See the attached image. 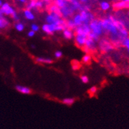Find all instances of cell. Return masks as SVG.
Returning a JSON list of instances; mask_svg holds the SVG:
<instances>
[{
    "label": "cell",
    "mask_w": 129,
    "mask_h": 129,
    "mask_svg": "<svg viewBox=\"0 0 129 129\" xmlns=\"http://www.w3.org/2000/svg\"><path fill=\"white\" fill-rule=\"evenodd\" d=\"M9 24L8 20L5 18L4 16L0 18V29H4L6 28Z\"/></svg>",
    "instance_id": "cell-21"
},
{
    "label": "cell",
    "mask_w": 129,
    "mask_h": 129,
    "mask_svg": "<svg viewBox=\"0 0 129 129\" xmlns=\"http://www.w3.org/2000/svg\"><path fill=\"white\" fill-rule=\"evenodd\" d=\"M95 1H97V0H95Z\"/></svg>",
    "instance_id": "cell-45"
},
{
    "label": "cell",
    "mask_w": 129,
    "mask_h": 129,
    "mask_svg": "<svg viewBox=\"0 0 129 129\" xmlns=\"http://www.w3.org/2000/svg\"><path fill=\"white\" fill-rule=\"evenodd\" d=\"M68 1L76 11H81L83 10V5L80 3L79 0H68Z\"/></svg>",
    "instance_id": "cell-14"
},
{
    "label": "cell",
    "mask_w": 129,
    "mask_h": 129,
    "mask_svg": "<svg viewBox=\"0 0 129 129\" xmlns=\"http://www.w3.org/2000/svg\"><path fill=\"white\" fill-rule=\"evenodd\" d=\"M0 9H2L3 14L7 16H12L16 12L15 9L13 8V7L11 6L8 3H3V5L1 6Z\"/></svg>",
    "instance_id": "cell-11"
},
{
    "label": "cell",
    "mask_w": 129,
    "mask_h": 129,
    "mask_svg": "<svg viewBox=\"0 0 129 129\" xmlns=\"http://www.w3.org/2000/svg\"><path fill=\"white\" fill-rule=\"evenodd\" d=\"M91 60V56L90 54H85L82 56V62L84 64H88L90 63Z\"/></svg>",
    "instance_id": "cell-27"
},
{
    "label": "cell",
    "mask_w": 129,
    "mask_h": 129,
    "mask_svg": "<svg viewBox=\"0 0 129 129\" xmlns=\"http://www.w3.org/2000/svg\"><path fill=\"white\" fill-rule=\"evenodd\" d=\"M82 18V24H89L94 19H95V16L93 13L90 11H81L79 12Z\"/></svg>",
    "instance_id": "cell-8"
},
{
    "label": "cell",
    "mask_w": 129,
    "mask_h": 129,
    "mask_svg": "<svg viewBox=\"0 0 129 129\" xmlns=\"http://www.w3.org/2000/svg\"><path fill=\"white\" fill-rule=\"evenodd\" d=\"M117 18L113 15H108L105 18L100 19L102 28H103V34L109 35L110 40L113 45H121V38L119 32L117 27Z\"/></svg>",
    "instance_id": "cell-1"
},
{
    "label": "cell",
    "mask_w": 129,
    "mask_h": 129,
    "mask_svg": "<svg viewBox=\"0 0 129 129\" xmlns=\"http://www.w3.org/2000/svg\"><path fill=\"white\" fill-rule=\"evenodd\" d=\"M35 34H36V32L30 29V30L28 32V34L27 35H28V36L29 38H33V37L35 36Z\"/></svg>",
    "instance_id": "cell-35"
},
{
    "label": "cell",
    "mask_w": 129,
    "mask_h": 129,
    "mask_svg": "<svg viewBox=\"0 0 129 129\" xmlns=\"http://www.w3.org/2000/svg\"><path fill=\"white\" fill-rule=\"evenodd\" d=\"M72 19L74 21V22H75V24L77 27H78V26L82 24V18H81L80 13H77V14H75V15H74L73 16H72Z\"/></svg>",
    "instance_id": "cell-18"
},
{
    "label": "cell",
    "mask_w": 129,
    "mask_h": 129,
    "mask_svg": "<svg viewBox=\"0 0 129 129\" xmlns=\"http://www.w3.org/2000/svg\"><path fill=\"white\" fill-rule=\"evenodd\" d=\"M67 28H69L70 29H72V30H75V29L77 28V26H76L74 22V21L72 20V19H68L67 20Z\"/></svg>",
    "instance_id": "cell-24"
},
{
    "label": "cell",
    "mask_w": 129,
    "mask_h": 129,
    "mask_svg": "<svg viewBox=\"0 0 129 129\" xmlns=\"http://www.w3.org/2000/svg\"><path fill=\"white\" fill-rule=\"evenodd\" d=\"M82 5H87L89 3V0H79Z\"/></svg>",
    "instance_id": "cell-37"
},
{
    "label": "cell",
    "mask_w": 129,
    "mask_h": 129,
    "mask_svg": "<svg viewBox=\"0 0 129 129\" xmlns=\"http://www.w3.org/2000/svg\"><path fill=\"white\" fill-rule=\"evenodd\" d=\"M100 7L103 11H107L111 8V4L106 1H102L100 3Z\"/></svg>",
    "instance_id": "cell-19"
},
{
    "label": "cell",
    "mask_w": 129,
    "mask_h": 129,
    "mask_svg": "<svg viewBox=\"0 0 129 129\" xmlns=\"http://www.w3.org/2000/svg\"><path fill=\"white\" fill-rule=\"evenodd\" d=\"M32 48H35V46L34 45H32Z\"/></svg>",
    "instance_id": "cell-44"
},
{
    "label": "cell",
    "mask_w": 129,
    "mask_h": 129,
    "mask_svg": "<svg viewBox=\"0 0 129 129\" xmlns=\"http://www.w3.org/2000/svg\"><path fill=\"white\" fill-rule=\"evenodd\" d=\"M75 11V10L74 9L72 5H70L69 2V3L66 6L60 9V15L62 16L63 18L66 20L73 16Z\"/></svg>",
    "instance_id": "cell-6"
},
{
    "label": "cell",
    "mask_w": 129,
    "mask_h": 129,
    "mask_svg": "<svg viewBox=\"0 0 129 129\" xmlns=\"http://www.w3.org/2000/svg\"><path fill=\"white\" fill-rule=\"evenodd\" d=\"M80 80H81V81H82L83 83L86 84L89 82V77H88L87 75H83L80 77Z\"/></svg>",
    "instance_id": "cell-30"
},
{
    "label": "cell",
    "mask_w": 129,
    "mask_h": 129,
    "mask_svg": "<svg viewBox=\"0 0 129 129\" xmlns=\"http://www.w3.org/2000/svg\"><path fill=\"white\" fill-rule=\"evenodd\" d=\"M63 54L62 51H57L54 53V56H55L56 58L57 59L61 58L63 56Z\"/></svg>",
    "instance_id": "cell-31"
},
{
    "label": "cell",
    "mask_w": 129,
    "mask_h": 129,
    "mask_svg": "<svg viewBox=\"0 0 129 129\" xmlns=\"http://www.w3.org/2000/svg\"><path fill=\"white\" fill-rule=\"evenodd\" d=\"M115 1V2H119V1H121V0H114Z\"/></svg>",
    "instance_id": "cell-43"
},
{
    "label": "cell",
    "mask_w": 129,
    "mask_h": 129,
    "mask_svg": "<svg viewBox=\"0 0 129 129\" xmlns=\"http://www.w3.org/2000/svg\"><path fill=\"white\" fill-rule=\"evenodd\" d=\"M35 60L37 63L41 64H50L53 62L52 59L47 57H37Z\"/></svg>",
    "instance_id": "cell-16"
},
{
    "label": "cell",
    "mask_w": 129,
    "mask_h": 129,
    "mask_svg": "<svg viewBox=\"0 0 129 129\" xmlns=\"http://www.w3.org/2000/svg\"><path fill=\"white\" fill-rule=\"evenodd\" d=\"M23 15L26 19L28 20H33L35 18V15L34 13L32 12V10L28 9H25L23 11Z\"/></svg>",
    "instance_id": "cell-17"
},
{
    "label": "cell",
    "mask_w": 129,
    "mask_h": 129,
    "mask_svg": "<svg viewBox=\"0 0 129 129\" xmlns=\"http://www.w3.org/2000/svg\"><path fill=\"white\" fill-rule=\"evenodd\" d=\"M88 36H82V35L75 34V42L77 46H78L80 48H83L84 47L86 42V40L88 39Z\"/></svg>",
    "instance_id": "cell-10"
},
{
    "label": "cell",
    "mask_w": 129,
    "mask_h": 129,
    "mask_svg": "<svg viewBox=\"0 0 129 129\" xmlns=\"http://www.w3.org/2000/svg\"><path fill=\"white\" fill-rule=\"evenodd\" d=\"M97 91H98V88H97L96 86H92V87H90V89H89V92H90L91 94H96Z\"/></svg>",
    "instance_id": "cell-33"
},
{
    "label": "cell",
    "mask_w": 129,
    "mask_h": 129,
    "mask_svg": "<svg viewBox=\"0 0 129 129\" xmlns=\"http://www.w3.org/2000/svg\"><path fill=\"white\" fill-rule=\"evenodd\" d=\"M15 89H16L19 92L23 94H30L32 92L31 89H30L29 87H26V86H23V85H16Z\"/></svg>",
    "instance_id": "cell-13"
},
{
    "label": "cell",
    "mask_w": 129,
    "mask_h": 129,
    "mask_svg": "<svg viewBox=\"0 0 129 129\" xmlns=\"http://www.w3.org/2000/svg\"><path fill=\"white\" fill-rule=\"evenodd\" d=\"M113 8L115 10H123V9H129V3L124 2L123 0H121L119 2H115L113 3Z\"/></svg>",
    "instance_id": "cell-12"
},
{
    "label": "cell",
    "mask_w": 129,
    "mask_h": 129,
    "mask_svg": "<svg viewBox=\"0 0 129 129\" xmlns=\"http://www.w3.org/2000/svg\"><path fill=\"white\" fill-rule=\"evenodd\" d=\"M98 47L102 52H109L114 49V45L111 41L104 38L100 40Z\"/></svg>",
    "instance_id": "cell-5"
},
{
    "label": "cell",
    "mask_w": 129,
    "mask_h": 129,
    "mask_svg": "<svg viewBox=\"0 0 129 129\" xmlns=\"http://www.w3.org/2000/svg\"><path fill=\"white\" fill-rule=\"evenodd\" d=\"M3 15H4V14H3V13L2 12V9H0V18H2V17H3Z\"/></svg>",
    "instance_id": "cell-39"
},
{
    "label": "cell",
    "mask_w": 129,
    "mask_h": 129,
    "mask_svg": "<svg viewBox=\"0 0 129 129\" xmlns=\"http://www.w3.org/2000/svg\"><path fill=\"white\" fill-rule=\"evenodd\" d=\"M42 1H43L45 4H49V3H50L51 0H42Z\"/></svg>",
    "instance_id": "cell-38"
},
{
    "label": "cell",
    "mask_w": 129,
    "mask_h": 129,
    "mask_svg": "<svg viewBox=\"0 0 129 129\" xmlns=\"http://www.w3.org/2000/svg\"><path fill=\"white\" fill-rule=\"evenodd\" d=\"M63 38L66 39H72L75 38V32L73 31L72 29H70L69 28H65L63 30Z\"/></svg>",
    "instance_id": "cell-15"
},
{
    "label": "cell",
    "mask_w": 129,
    "mask_h": 129,
    "mask_svg": "<svg viewBox=\"0 0 129 129\" xmlns=\"http://www.w3.org/2000/svg\"><path fill=\"white\" fill-rule=\"evenodd\" d=\"M49 13H56L60 14V9L55 4H52L49 6V8H48Z\"/></svg>",
    "instance_id": "cell-23"
},
{
    "label": "cell",
    "mask_w": 129,
    "mask_h": 129,
    "mask_svg": "<svg viewBox=\"0 0 129 129\" xmlns=\"http://www.w3.org/2000/svg\"><path fill=\"white\" fill-rule=\"evenodd\" d=\"M45 3L42 0H36V9H41L44 8Z\"/></svg>",
    "instance_id": "cell-29"
},
{
    "label": "cell",
    "mask_w": 129,
    "mask_h": 129,
    "mask_svg": "<svg viewBox=\"0 0 129 129\" xmlns=\"http://www.w3.org/2000/svg\"><path fill=\"white\" fill-rule=\"evenodd\" d=\"M2 5H3V2H2V0H0V7L2 6Z\"/></svg>",
    "instance_id": "cell-41"
},
{
    "label": "cell",
    "mask_w": 129,
    "mask_h": 129,
    "mask_svg": "<svg viewBox=\"0 0 129 129\" xmlns=\"http://www.w3.org/2000/svg\"><path fill=\"white\" fill-rule=\"evenodd\" d=\"M30 28H31V30L35 31V32H37L38 31H39L40 26L38 24H32L31 25Z\"/></svg>",
    "instance_id": "cell-32"
},
{
    "label": "cell",
    "mask_w": 129,
    "mask_h": 129,
    "mask_svg": "<svg viewBox=\"0 0 129 129\" xmlns=\"http://www.w3.org/2000/svg\"><path fill=\"white\" fill-rule=\"evenodd\" d=\"M75 34L82 35V36H86L88 37V35L91 32V30H90L89 24H82V25L77 27V28L75 29Z\"/></svg>",
    "instance_id": "cell-9"
},
{
    "label": "cell",
    "mask_w": 129,
    "mask_h": 129,
    "mask_svg": "<svg viewBox=\"0 0 129 129\" xmlns=\"http://www.w3.org/2000/svg\"><path fill=\"white\" fill-rule=\"evenodd\" d=\"M69 3L68 0H54V4L57 5L59 9L66 6Z\"/></svg>",
    "instance_id": "cell-20"
},
{
    "label": "cell",
    "mask_w": 129,
    "mask_h": 129,
    "mask_svg": "<svg viewBox=\"0 0 129 129\" xmlns=\"http://www.w3.org/2000/svg\"><path fill=\"white\" fill-rule=\"evenodd\" d=\"M65 28H67L65 26H57V25L53 24H47V23L44 24L42 26V31L47 35H52L57 31H61Z\"/></svg>",
    "instance_id": "cell-4"
},
{
    "label": "cell",
    "mask_w": 129,
    "mask_h": 129,
    "mask_svg": "<svg viewBox=\"0 0 129 129\" xmlns=\"http://www.w3.org/2000/svg\"><path fill=\"white\" fill-rule=\"evenodd\" d=\"M121 45H123L124 47L126 48L129 54V37L128 38H125V39L122 41V43H121Z\"/></svg>",
    "instance_id": "cell-28"
},
{
    "label": "cell",
    "mask_w": 129,
    "mask_h": 129,
    "mask_svg": "<svg viewBox=\"0 0 129 129\" xmlns=\"http://www.w3.org/2000/svg\"><path fill=\"white\" fill-rule=\"evenodd\" d=\"M36 0H30L28 3L26 4V9H28L30 10L36 9Z\"/></svg>",
    "instance_id": "cell-25"
},
{
    "label": "cell",
    "mask_w": 129,
    "mask_h": 129,
    "mask_svg": "<svg viewBox=\"0 0 129 129\" xmlns=\"http://www.w3.org/2000/svg\"><path fill=\"white\" fill-rule=\"evenodd\" d=\"M97 47L98 46H97L96 41L91 38H88L85 45L82 49H84L86 54H89L90 52H94L96 51Z\"/></svg>",
    "instance_id": "cell-7"
},
{
    "label": "cell",
    "mask_w": 129,
    "mask_h": 129,
    "mask_svg": "<svg viewBox=\"0 0 129 129\" xmlns=\"http://www.w3.org/2000/svg\"><path fill=\"white\" fill-rule=\"evenodd\" d=\"M72 68L74 70H78V69L80 68V65H79V63H78L77 64H72Z\"/></svg>",
    "instance_id": "cell-36"
},
{
    "label": "cell",
    "mask_w": 129,
    "mask_h": 129,
    "mask_svg": "<svg viewBox=\"0 0 129 129\" xmlns=\"http://www.w3.org/2000/svg\"><path fill=\"white\" fill-rule=\"evenodd\" d=\"M11 17L13 18V19L15 20V21L16 22H19V16L18 14L15 12L14 14H13V15L11 16Z\"/></svg>",
    "instance_id": "cell-34"
},
{
    "label": "cell",
    "mask_w": 129,
    "mask_h": 129,
    "mask_svg": "<svg viewBox=\"0 0 129 129\" xmlns=\"http://www.w3.org/2000/svg\"><path fill=\"white\" fill-rule=\"evenodd\" d=\"M89 26H90L91 33L95 34L96 35L99 36L100 38L103 35V30L100 19H98V18L94 19L89 24Z\"/></svg>",
    "instance_id": "cell-3"
},
{
    "label": "cell",
    "mask_w": 129,
    "mask_h": 129,
    "mask_svg": "<svg viewBox=\"0 0 129 129\" xmlns=\"http://www.w3.org/2000/svg\"><path fill=\"white\" fill-rule=\"evenodd\" d=\"M123 1L125 2H127V3H129V0H123Z\"/></svg>",
    "instance_id": "cell-42"
},
{
    "label": "cell",
    "mask_w": 129,
    "mask_h": 129,
    "mask_svg": "<svg viewBox=\"0 0 129 129\" xmlns=\"http://www.w3.org/2000/svg\"><path fill=\"white\" fill-rule=\"evenodd\" d=\"M47 24H53L57 26H63L67 28V20L62 18L60 14L56 13H49L46 17Z\"/></svg>",
    "instance_id": "cell-2"
},
{
    "label": "cell",
    "mask_w": 129,
    "mask_h": 129,
    "mask_svg": "<svg viewBox=\"0 0 129 129\" xmlns=\"http://www.w3.org/2000/svg\"><path fill=\"white\" fill-rule=\"evenodd\" d=\"M75 100L73 98H65L63 99L61 102L67 106H72L75 103Z\"/></svg>",
    "instance_id": "cell-22"
},
{
    "label": "cell",
    "mask_w": 129,
    "mask_h": 129,
    "mask_svg": "<svg viewBox=\"0 0 129 129\" xmlns=\"http://www.w3.org/2000/svg\"><path fill=\"white\" fill-rule=\"evenodd\" d=\"M15 28L18 31H23L25 29V25L21 22H16L15 24Z\"/></svg>",
    "instance_id": "cell-26"
},
{
    "label": "cell",
    "mask_w": 129,
    "mask_h": 129,
    "mask_svg": "<svg viewBox=\"0 0 129 129\" xmlns=\"http://www.w3.org/2000/svg\"><path fill=\"white\" fill-rule=\"evenodd\" d=\"M17 1L21 3H25L26 2V0H17Z\"/></svg>",
    "instance_id": "cell-40"
}]
</instances>
